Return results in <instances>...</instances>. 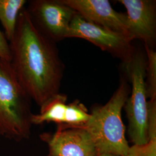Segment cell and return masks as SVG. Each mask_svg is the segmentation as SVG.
I'll list each match as a JSON object with an SVG mask.
<instances>
[{
  "mask_svg": "<svg viewBox=\"0 0 156 156\" xmlns=\"http://www.w3.org/2000/svg\"><path fill=\"white\" fill-rule=\"evenodd\" d=\"M91 116L86 107L79 101L75 100L67 105L65 123L66 127H82L89 120Z\"/></svg>",
  "mask_w": 156,
  "mask_h": 156,
  "instance_id": "cell-14",
  "label": "cell"
},
{
  "mask_svg": "<svg viewBox=\"0 0 156 156\" xmlns=\"http://www.w3.org/2000/svg\"><path fill=\"white\" fill-rule=\"evenodd\" d=\"M86 20L132 39L125 13L115 11L107 0H61ZM133 40V39H132Z\"/></svg>",
  "mask_w": 156,
  "mask_h": 156,
  "instance_id": "cell-8",
  "label": "cell"
},
{
  "mask_svg": "<svg viewBox=\"0 0 156 156\" xmlns=\"http://www.w3.org/2000/svg\"><path fill=\"white\" fill-rule=\"evenodd\" d=\"M95 156H124L120 154H117L115 153H97Z\"/></svg>",
  "mask_w": 156,
  "mask_h": 156,
  "instance_id": "cell-16",
  "label": "cell"
},
{
  "mask_svg": "<svg viewBox=\"0 0 156 156\" xmlns=\"http://www.w3.org/2000/svg\"><path fill=\"white\" fill-rule=\"evenodd\" d=\"M26 3L25 0H0V22L8 41L13 36L19 15Z\"/></svg>",
  "mask_w": 156,
  "mask_h": 156,
  "instance_id": "cell-12",
  "label": "cell"
},
{
  "mask_svg": "<svg viewBox=\"0 0 156 156\" xmlns=\"http://www.w3.org/2000/svg\"><path fill=\"white\" fill-rule=\"evenodd\" d=\"M68 38H79L90 42L120 59L124 64L133 58V40L129 37L86 20L76 13L70 23Z\"/></svg>",
  "mask_w": 156,
  "mask_h": 156,
  "instance_id": "cell-5",
  "label": "cell"
},
{
  "mask_svg": "<svg viewBox=\"0 0 156 156\" xmlns=\"http://www.w3.org/2000/svg\"><path fill=\"white\" fill-rule=\"evenodd\" d=\"M146 55L145 87L147 98L156 99V53L151 46L145 45Z\"/></svg>",
  "mask_w": 156,
  "mask_h": 156,
  "instance_id": "cell-13",
  "label": "cell"
},
{
  "mask_svg": "<svg viewBox=\"0 0 156 156\" xmlns=\"http://www.w3.org/2000/svg\"><path fill=\"white\" fill-rule=\"evenodd\" d=\"M67 95L60 93L50 98L40 107L38 114L33 113L31 118L32 125L50 122L57 125L64 124L67 113Z\"/></svg>",
  "mask_w": 156,
  "mask_h": 156,
  "instance_id": "cell-10",
  "label": "cell"
},
{
  "mask_svg": "<svg viewBox=\"0 0 156 156\" xmlns=\"http://www.w3.org/2000/svg\"><path fill=\"white\" fill-rule=\"evenodd\" d=\"M9 46L12 68L31 100L41 107L59 93L64 67L55 43L35 26L25 8Z\"/></svg>",
  "mask_w": 156,
  "mask_h": 156,
  "instance_id": "cell-1",
  "label": "cell"
},
{
  "mask_svg": "<svg viewBox=\"0 0 156 156\" xmlns=\"http://www.w3.org/2000/svg\"><path fill=\"white\" fill-rule=\"evenodd\" d=\"M131 83V96L124 105L128 119V134L134 145L147 143L148 109L145 87L146 59L141 53H134L124 65Z\"/></svg>",
  "mask_w": 156,
  "mask_h": 156,
  "instance_id": "cell-4",
  "label": "cell"
},
{
  "mask_svg": "<svg viewBox=\"0 0 156 156\" xmlns=\"http://www.w3.org/2000/svg\"><path fill=\"white\" fill-rule=\"evenodd\" d=\"M40 138L48 146V156H95L96 149L89 133L80 127L57 125L53 134L43 133Z\"/></svg>",
  "mask_w": 156,
  "mask_h": 156,
  "instance_id": "cell-7",
  "label": "cell"
},
{
  "mask_svg": "<svg viewBox=\"0 0 156 156\" xmlns=\"http://www.w3.org/2000/svg\"><path fill=\"white\" fill-rule=\"evenodd\" d=\"M30 100L10 62L0 59V136L16 142L29 138L33 115Z\"/></svg>",
  "mask_w": 156,
  "mask_h": 156,
  "instance_id": "cell-3",
  "label": "cell"
},
{
  "mask_svg": "<svg viewBox=\"0 0 156 156\" xmlns=\"http://www.w3.org/2000/svg\"><path fill=\"white\" fill-rule=\"evenodd\" d=\"M129 87L122 80L104 105L94 107L89 120L83 126L96 149V154L112 153L127 156L129 145L126 138L122 111L128 98Z\"/></svg>",
  "mask_w": 156,
  "mask_h": 156,
  "instance_id": "cell-2",
  "label": "cell"
},
{
  "mask_svg": "<svg viewBox=\"0 0 156 156\" xmlns=\"http://www.w3.org/2000/svg\"><path fill=\"white\" fill-rule=\"evenodd\" d=\"M127 13L128 30L133 40L151 46L156 40V3L153 0H120Z\"/></svg>",
  "mask_w": 156,
  "mask_h": 156,
  "instance_id": "cell-9",
  "label": "cell"
},
{
  "mask_svg": "<svg viewBox=\"0 0 156 156\" xmlns=\"http://www.w3.org/2000/svg\"><path fill=\"white\" fill-rule=\"evenodd\" d=\"M35 26L56 43L67 38L70 23L76 12L61 0H34L26 8Z\"/></svg>",
  "mask_w": 156,
  "mask_h": 156,
  "instance_id": "cell-6",
  "label": "cell"
},
{
  "mask_svg": "<svg viewBox=\"0 0 156 156\" xmlns=\"http://www.w3.org/2000/svg\"><path fill=\"white\" fill-rule=\"evenodd\" d=\"M147 143L129 146L127 156H156V99L147 101Z\"/></svg>",
  "mask_w": 156,
  "mask_h": 156,
  "instance_id": "cell-11",
  "label": "cell"
},
{
  "mask_svg": "<svg viewBox=\"0 0 156 156\" xmlns=\"http://www.w3.org/2000/svg\"><path fill=\"white\" fill-rule=\"evenodd\" d=\"M0 59L6 62L11 61V53L9 44L2 32L0 31Z\"/></svg>",
  "mask_w": 156,
  "mask_h": 156,
  "instance_id": "cell-15",
  "label": "cell"
}]
</instances>
